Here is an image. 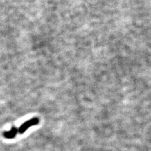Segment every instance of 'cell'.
<instances>
[{
    "label": "cell",
    "mask_w": 151,
    "mask_h": 151,
    "mask_svg": "<svg viewBox=\"0 0 151 151\" xmlns=\"http://www.w3.org/2000/svg\"><path fill=\"white\" fill-rule=\"evenodd\" d=\"M39 123V120L37 118H33L32 119L28 120V121H26V122L24 123L21 125V127H20V128H19V130H18L19 133L24 134L28 128L32 127V125H37Z\"/></svg>",
    "instance_id": "1"
},
{
    "label": "cell",
    "mask_w": 151,
    "mask_h": 151,
    "mask_svg": "<svg viewBox=\"0 0 151 151\" xmlns=\"http://www.w3.org/2000/svg\"><path fill=\"white\" fill-rule=\"evenodd\" d=\"M17 128H15V127H13L10 130L4 132L3 136L6 139H13L17 134Z\"/></svg>",
    "instance_id": "2"
}]
</instances>
